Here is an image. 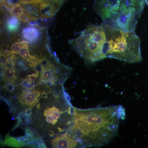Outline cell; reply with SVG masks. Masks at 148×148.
<instances>
[{
  "mask_svg": "<svg viewBox=\"0 0 148 148\" xmlns=\"http://www.w3.org/2000/svg\"><path fill=\"white\" fill-rule=\"evenodd\" d=\"M121 106L80 110L76 108L71 128L79 147H101L116 136L120 122L125 118Z\"/></svg>",
  "mask_w": 148,
  "mask_h": 148,
  "instance_id": "cell-1",
  "label": "cell"
},
{
  "mask_svg": "<svg viewBox=\"0 0 148 148\" xmlns=\"http://www.w3.org/2000/svg\"><path fill=\"white\" fill-rule=\"evenodd\" d=\"M103 25L106 37L103 51L106 58H115L130 64L142 61L141 42L135 32L126 33Z\"/></svg>",
  "mask_w": 148,
  "mask_h": 148,
  "instance_id": "cell-2",
  "label": "cell"
},
{
  "mask_svg": "<svg viewBox=\"0 0 148 148\" xmlns=\"http://www.w3.org/2000/svg\"><path fill=\"white\" fill-rule=\"evenodd\" d=\"M106 41L103 24L89 25L78 36L69 42L86 64H92L106 58L103 51Z\"/></svg>",
  "mask_w": 148,
  "mask_h": 148,
  "instance_id": "cell-3",
  "label": "cell"
},
{
  "mask_svg": "<svg viewBox=\"0 0 148 148\" xmlns=\"http://www.w3.org/2000/svg\"><path fill=\"white\" fill-rule=\"evenodd\" d=\"M141 15L135 9L129 8L119 10L115 15L104 21V24L121 32H135Z\"/></svg>",
  "mask_w": 148,
  "mask_h": 148,
  "instance_id": "cell-4",
  "label": "cell"
},
{
  "mask_svg": "<svg viewBox=\"0 0 148 148\" xmlns=\"http://www.w3.org/2000/svg\"><path fill=\"white\" fill-rule=\"evenodd\" d=\"M66 0H18L21 4H32L38 11V16L42 19L53 17Z\"/></svg>",
  "mask_w": 148,
  "mask_h": 148,
  "instance_id": "cell-5",
  "label": "cell"
},
{
  "mask_svg": "<svg viewBox=\"0 0 148 148\" xmlns=\"http://www.w3.org/2000/svg\"><path fill=\"white\" fill-rule=\"evenodd\" d=\"M122 0H95L94 10L105 21L112 18L118 12Z\"/></svg>",
  "mask_w": 148,
  "mask_h": 148,
  "instance_id": "cell-6",
  "label": "cell"
},
{
  "mask_svg": "<svg viewBox=\"0 0 148 148\" xmlns=\"http://www.w3.org/2000/svg\"><path fill=\"white\" fill-rule=\"evenodd\" d=\"M41 95L40 91L32 88L25 89L18 96V101L23 105L29 106L32 108L38 102Z\"/></svg>",
  "mask_w": 148,
  "mask_h": 148,
  "instance_id": "cell-7",
  "label": "cell"
},
{
  "mask_svg": "<svg viewBox=\"0 0 148 148\" xmlns=\"http://www.w3.org/2000/svg\"><path fill=\"white\" fill-rule=\"evenodd\" d=\"M51 145L54 148H74L78 146L77 143L65 134L59 137H56L51 141Z\"/></svg>",
  "mask_w": 148,
  "mask_h": 148,
  "instance_id": "cell-8",
  "label": "cell"
},
{
  "mask_svg": "<svg viewBox=\"0 0 148 148\" xmlns=\"http://www.w3.org/2000/svg\"><path fill=\"white\" fill-rule=\"evenodd\" d=\"M57 78V71L53 64L50 63L47 67H42V71L40 75V79L42 82H45L50 81L55 83Z\"/></svg>",
  "mask_w": 148,
  "mask_h": 148,
  "instance_id": "cell-9",
  "label": "cell"
},
{
  "mask_svg": "<svg viewBox=\"0 0 148 148\" xmlns=\"http://www.w3.org/2000/svg\"><path fill=\"white\" fill-rule=\"evenodd\" d=\"M22 36L26 41L34 42L37 41L40 36V32L37 27H26L22 30Z\"/></svg>",
  "mask_w": 148,
  "mask_h": 148,
  "instance_id": "cell-10",
  "label": "cell"
},
{
  "mask_svg": "<svg viewBox=\"0 0 148 148\" xmlns=\"http://www.w3.org/2000/svg\"><path fill=\"white\" fill-rule=\"evenodd\" d=\"M144 0H122L119 10L131 8L135 9L140 14H142L144 9Z\"/></svg>",
  "mask_w": 148,
  "mask_h": 148,
  "instance_id": "cell-11",
  "label": "cell"
},
{
  "mask_svg": "<svg viewBox=\"0 0 148 148\" xmlns=\"http://www.w3.org/2000/svg\"><path fill=\"white\" fill-rule=\"evenodd\" d=\"M2 71L3 78L5 82L14 83L16 81V77L14 68L3 66Z\"/></svg>",
  "mask_w": 148,
  "mask_h": 148,
  "instance_id": "cell-12",
  "label": "cell"
},
{
  "mask_svg": "<svg viewBox=\"0 0 148 148\" xmlns=\"http://www.w3.org/2000/svg\"><path fill=\"white\" fill-rule=\"evenodd\" d=\"M19 20L18 18L15 16H12L8 18L6 23L7 30L11 33L18 32L20 25Z\"/></svg>",
  "mask_w": 148,
  "mask_h": 148,
  "instance_id": "cell-13",
  "label": "cell"
},
{
  "mask_svg": "<svg viewBox=\"0 0 148 148\" xmlns=\"http://www.w3.org/2000/svg\"><path fill=\"white\" fill-rule=\"evenodd\" d=\"M9 10L12 16H16L18 18H19L25 12L23 7L21 4L18 3H13Z\"/></svg>",
  "mask_w": 148,
  "mask_h": 148,
  "instance_id": "cell-14",
  "label": "cell"
},
{
  "mask_svg": "<svg viewBox=\"0 0 148 148\" xmlns=\"http://www.w3.org/2000/svg\"><path fill=\"white\" fill-rule=\"evenodd\" d=\"M20 57L27 62L31 58L32 55L30 54L29 49L28 43L26 41H24L23 46L18 53Z\"/></svg>",
  "mask_w": 148,
  "mask_h": 148,
  "instance_id": "cell-15",
  "label": "cell"
},
{
  "mask_svg": "<svg viewBox=\"0 0 148 148\" xmlns=\"http://www.w3.org/2000/svg\"><path fill=\"white\" fill-rule=\"evenodd\" d=\"M61 112L59 109L57 108L56 107H52L51 108H48L46 109L44 112V116H46L48 115H50L53 117L56 120H58L60 118V114Z\"/></svg>",
  "mask_w": 148,
  "mask_h": 148,
  "instance_id": "cell-16",
  "label": "cell"
},
{
  "mask_svg": "<svg viewBox=\"0 0 148 148\" xmlns=\"http://www.w3.org/2000/svg\"><path fill=\"white\" fill-rule=\"evenodd\" d=\"M4 144L7 145L17 147L25 145V144L24 143L20 142L18 139L11 138L9 136H6Z\"/></svg>",
  "mask_w": 148,
  "mask_h": 148,
  "instance_id": "cell-17",
  "label": "cell"
},
{
  "mask_svg": "<svg viewBox=\"0 0 148 148\" xmlns=\"http://www.w3.org/2000/svg\"><path fill=\"white\" fill-rule=\"evenodd\" d=\"M23 43L24 41L14 42L12 45L11 51L14 54H17L19 53V51L23 46Z\"/></svg>",
  "mask_w": 148,
  "mask_h": 148,
  "instance_id": "cell-18",
  "label": "cell"
},
{
  "mask_svg": "<svg viewBox=\"0 0 148 148\" xmlns=\"http://www.w3.org/2000/svg\"><path fill=\"white\" fill-rule=\"evenodd\" d=\"M39 72H36L31 75H28L25 78V79L30 84H32L35 82L37 78L38 77L39 75Z\"/></svg>",
  "mask_w": 148,
  "mask_h": 148,
  "instance_id": "cell-19",
  "label": "cell"
},
{
  "mask_svg": "<svg viewBox=\"0 0 148 148\" xmlns=\"http://www.w3.org/2000/svg\"><path fill=\"white\" fill-rule=\"evenodd\" d=\"M21 86L22 87L28 88H34L35 86V85L34 84H30L25 79L22 80L21 83Z\"/></svg>",
  "mask_w": 148,
  "mask_h": 148,
  "instance_id": "cell-20",
  "label": "cell"
},
{
  "mask_svg": "<svg viewBox=\"0 0 148 148\" xmlns=\"http://www.w3.org/2000/svg\"><path fill=\"white\" fill-rule=\"evenodd\" d=\"M46 121L48 123L52 125H55L57 122V120H56L53 117L51 116L50 115H48L46 116Z\"/></svg>",
  "mask_w": 148,
  "mask_h": 148,
  "instance_id": "cell-21",
  "label": "cell"
},
{
  "mask_svg": "<svg viewBox=\"0 0 148 148\" xmlns=\"http://www.w3.org/2000/svg\"><path fill=\"white\" fill-rule=\"evenodd\" d=\"M5 88L6 90H8L9 92H12L15 90V87L12 84V83H8L6 85Z\"/></svg>",
  "mask_w": 148,
  "mask_h": 148,
  "instance_id": "cell-22",
  "label": "cell"
},
{
  "mask_svg": "<svg viewBox=\"0 0 148 148\" xmlns=\"http://www.w3.org/2000/svg\"><path fill=\"white\" fill-rule=\"evenodd\" d=\"M64 92L65 99H66V101H68V103H69V104H71V103H70V101H71V98H70V96H69L68 93H67V92H65L64 90Z\"/></svg>",
  "mask_w": 148,
  "mask_h": 148,
  "instance_id": "cell-23",
  "label": "cell"
},
{
  "mask_svg": "<svg viewBox=\"0 0 148 148\" xmlns=\"http://www.w3.org/2000/svg\"><path fill=\"white\" fill-rule=\"evenodd\" d=\"M32 114V111L31 108L27 109V110H26L25 111V114H26V115L28 116L31 115Z\"/></svg>",
  "mask_w": 148,
  "mask_h": 148,
  "instance_id": "cell-24",
  "label": "cell"
},
{
  "mask_svg": "<svg viewBox=\"0 0 148 148\" xmlns=\"http://www.w3.org/2000/svg\"><path fill=\"white\" fill-rule=\"evenodd\" d=\"M47 93L46 92H43L42 94V97L43 98H47Z\"/></svg>",
  "mask_w": 148,
  "mask_h": 148,
  "instance_id": "cell-25",
  "label": "cell"
},
{
  "mask_svg": "<svg viewBox=\"0 0 148 148\" xmlns=\"http://www.w3.org/2000/svg\"><path fill=\"white\" fill-rule=\"evenodd\" d=\"M53 95L54 96H55L56 98H58L59 97V95H58V94L56 93V92H54V93H53Z\"/></svg>",
  "mask_w": 148,
  "mask_h": 148,
  "instance_id": "cell-26",
  "label": "cell"
}]
</instances>
